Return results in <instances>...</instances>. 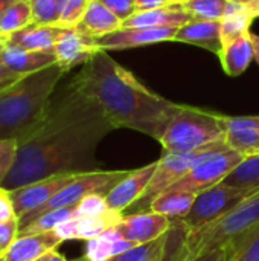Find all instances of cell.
<instances>
[{"label":"cell","mask_w":259,"mask_h":261,"mask_svg":"<svg viewBox=\"0 0 259 261\" xmlns=\"http://www.w3.org/2000/svg\"><path fill=\"white\" fill-rule=\"evenodd\" d=\"M113 130L101 106L70 80L55 90L43 119L17 141L15 164L2 187L12 191L55 176L98 171L96 148Z\"/></svg>","instance_id":"cell-1"},{"label":"cell","mask_w":259,"mask_h":261,"mask_svg":"<svg viewBox=\"0 0 259 261\" xmlns=\"http://www.w3.org/2000/svg\"><path fill=\"white\" fill-rule=\"evenodd\" d=\"M72 83L101 106L116 128L136 130L156 141L180 109V104L150 90L107 50H98Z\"/></svg>","instance_id":"cell-2"},{"label":"cell","mask_w":259,"mask_h":261,"mask_svg":"<svg viewBox=\"0 0 259 261\" xmlns=\"http://www.w3.org/2000/svg\"><path fill=\"white\" fill-rule=\"evenodd\" d=\"M67 72L58 64L23 75L0 92V139H20L44 116Z\"/></svg>","instance_id":"cell-3"},{"label":"cell","mask_w":259,"mask_h":261,"mask_svg":"<svg viewBox=\"0 0 259 261\" xmlns=\"http://www.w3.org/2000/svg\"><path fill=\"white\" fill-rule=\"evenodd\" d=\"M258 223L259 191H256L214 223L198 231L186 232L176 261H194L212 251L226 248L232 240L238 239Z\"/></svg>","instance_id":"cell-4"},{"label":"cell","mask_w":259,"mask_h":261,"mask_svg":"<svg viewBox=\"0 0 259 261\" xmlns=\"http://www.w3.org/2000/svg\"><path fill=\"white\" fill-rule=\"evenodd\" d=\"M218 141H226L221 113L180 104L159 144L163 153H191Z\"/></svg>","instance_id":"cell-5"},{"label":"cell","mask_w":259,"mask_h":261,"mask_svg":"<svg viewBox=\"0 0 259 261\" xmlns=\"http://www.w3.org/2000/svg\"><path fill=\"white\" fill-rule=\"evenodd\" d=\"M244 159V156L232 150L226 141L214 142L200 150L188 173L169 190L188 191L195 196L221 184Z\"/></svg>","instance_id":"cell-6"},{"label":"cell","mask_w":259,"mask_h":261,"mask_svg":"<svg viewBox=\"0 0 259 261\" xmlns=\"http://www.w3.org/2000/svg\"><path fill=\"white\" fill-rule=\"evenodd\" d=\"M128 171H92V173H84L76 176L69 185H66L60 193H56L47 203H44L43 206L24 214L23 217L18 219V226L20 229L24 228L26 225H29L34 219H37L38 216L52 211V210H58V208H66V206H73L76 203H79L84 197H87L89 194H101V196H107L125 176ZM18 229V231H20Z\"/></svg>","instance_id":"cell-7"},{"label":"cell","mask_w":259,"mask_h":261,"mask_svg":"<svg viewBox=\"0 0 259 261\" xmlns=\"http://www.w3.org/2000/svg\"><path fill=\"white\" fill-rule=\"evenodd\" d=\"M259 190H247V188H238V187H231L226 184H218L203 193H200L191 211L183 220L179 222H171L172 225H177L183 228L186 232H194L198 231L224 214H227L231 210H234L237 205H240L243 200L250 197Z\"/></svg>","instance_id":"cell-8"},{"label":"cell","mask_w":259,"mask_h":261,"mask_svg":"<svg viewBox=\"0 0 259 261\" xmlns=\"http://www.w3.org/2000/svg\"><path fill=\"white\" fill-rule=\"evenodd\" d=\"M200 150L191 153H163V156L157 161L156 171L151 180L148 182L143 194L124 214L150 213L153 202L160 194L168 191L174 184H177L188 173L192 162L198 156Z\"/></svg>","instance_id":"cell-9"},{"label":"cell","mask_w":259,"mask_h":261,"mask_svg":"<svg viewBox=\"0 0 259 261\" xmlns=\"http://www.w3.org/2000/svg\"><path fill=\"white\" fill-rule=\"evenodd\" d=\"M177 31L179 28H119L95 38V43L101 50H122L162 41H174Z\"/></svg>","instance_id":"cell-10"},{"label":"cell","mask_w":259,"mask_h":261,"mask_svg":"<svg viewBox=\"0 0 259 261\" xmlns=\"http://www.w3.org/2000/svg\"><path fill=\"white\" fill-rule=\"evenodd\" d=\"M76 176H79V174L55 176V177L43 179V180H38V182H34V184H29V185H24V187L9 191L17 217L20 219L24 214L47 203L56 193H60L66 185H69Z\"/></svg>","instance_id":"cell-11"},{"label":"cell","mask_w":259,"mask_h":261,"mask_svg":"<svg viewBox=\"0 0 259 261\" xmlns=\"http://www.w3.org/2000/svg\"><path fill=\"white\" fill-rule=\"evenodd\" d=\"M98 50L101 49L96 46L95 38L78 28H66L53 47L56 63L66 72H70L76 66H84Z\"/></svg>","instance_id":"cell-12"},{"label":"cell","mask_w":259,"mask_h":261,"mask_svg":"<svg viewBox=\"0 0 259 261\" xmlns=\"http://www.w3.org/2000/svg\"><path fill=\"white\" fill-rule=\"evenodd\" d=\"M118 232L136 243H148L160 239L171 231V220L157 213H139V214H124L122 222L116 226Z\"/></svg>","instance_id":"cell-13"},{"label":"cell","mask_w":259,"mask_h":261,"mask_svg":"<svg viewBox=\"0 0 259 261\" xmlns=\"http://www.w3.org/2000/svg\"><path fill=\"white\" fill-rule=\"evenodd\" d=\"M124 219V214L108 210L98 216L72 219L53 229V232L63 240H92L108 229L116 228Z\"/></svg>","instance_id":"cell-14"},{"label":"cell","mask_w":259,"mask_h":261,"mask_svg":"<svg viewBox=\"0 0 259 261\" xmlns=\"http://www.w3.org/2000/svg\"><path fill=\"white\" fill-rule=\"evenodd\" d=\"M157 162L148 164L139 170H131L127 176L105 196V202L110 210L124 214L145 191L148 182L156 171Z\"/></svg>","instance_id":"cell-15"},{"label":"cell","mask_w":259,"mask_h":261,"mask_svg":"<svg viewBox=\"0 0 259 261\" xmlns=\"http://www.w3.org/2000/svg\"><path fill=\"white\" fill-rule=\"evenodd\" d=\"M66 28L60 24H29L17 32L0 38L2 44L17 46L27 50H53Z\"/></svg>","instance_id":"cell-16"},{"label":"cell","mask_w":259,"mask_h":261,"mask_svg":"<svg viewBox=\"0 0 259 261\" xmlns=\"http://www.w3.org/2000/svg\"><path fill=\"white\" fill-rule=\"evenodd\" d=\"M174 41L194 44L218 55L223 47L221 23L220 20H192L179 28Z\"/></svg>","instance_id":"cell-17"},{"label":"cell","mask_w":259,"mask_h":261,"mask_svg":"<svg viewBox=\"0 0 259 261\" xmlns=\"http://www.w3.org/2000/svg\"><path fill=\"white\" fill-rule=\"evenodd\" d=\"M63 240L53 232L34 236H18L5 254L3 261H37L47 252L56 249Z\"/></svg>","instance_id":"cell-18"},{"label":"cell","mask_w":259,"mask_h":261,"mask_svg":"<svg viewBox=\"0 0 259 261\" xmlns=\"http://www.w3.org/2000/svg\"><path fill=\"white\" fill-rule=\"evenodd\" d=\"M2 55L5 64L18 75H27L56 63L53 50H27L17 46L3 44Z\"/></svg>","instance_id":"cell-19"},{"label":"cell","mask_w":259,"mask_h":261,"mask_svg":"<svg viewBox=\"0 0 259 261\" xmlns=\"http://www.w3.org/2000/svg\"><path fill=\"white\" fill-rule=\"evenodd\" d=\"M218 57L226 75L238 76L243 72H246V69L255 60V50H253L250 32L238 38L223 41V47Z\"/></svg>","instance_id":"cell-20"},{"label":"cell","mask_w":259,"mask_h":261,"mask_svg":"<svg viewBox=\"0 0 259 261\" xmlns=\"http://www.w3.org/2000/svg\"><path fill=\"white\" fill-rule=\"evenodd\" d=\"M194 18L172 6L139 11L122 21V28H180Z\"/></svg>","instance_id":"cell-21"},{"label":"cell","mask_w":259,"mask_h":261,"mask_svg":"<svg viewBox=\"0 0 259 261\" xmlns=\"http://www.w3.org/2000/svg\"><path fill=\"white\" fill-rule=\"evenodd\" d=\"M134 246L136 243L124 239L118 232V229L113 228L92 240H87L84 248V257L90 261H110Z\"/></svg>","instance_id":"cell-22"},{"label":"cell","mask_w":259,"mask_h":261,"mask_svg":"<svg viewBox=\"0 0 259 261\" xmlns=\"http://www.w3.org/2000/svg\"><path fill=\"white\" fill-rule=\"evenodd\" d=\"M76 28L92 38H99L122 28V21L101 0H90L84 17Z\"/></svg>","instance_id":"cell-23"},{"label":"cell","mask_w":259,"mask_h":261,"mask_svg":"<svg viewBox=\"0 0 259 261\" xmlns=\"http://www.w3.org/2000/svg\"><path fill=\"white\" fill-rule=\"evenodd\" d=\"M195 197H197L195 194L188 193V191L168 190L153 202L150 211L162 214L168 217L171 222H179L188 216V213L191 211L194 205Z\"/></svg>","instance_id":"cell-24"},{"label":"cell","mask_w":259,"mask_h":261,"mask_svg":"<svg viewBox=\"0 0 259 261\" xmlns=\"http://www.w3.org/2000/svg\"><path fill=\"white\" fill-rule=\"evenodd\" d=\"M255 20L249 6L229 2L227 12L220 20L221 23V40L229 41L250 32V24Z\"/></svg>","instance_id":"cell-25"},{"label":"cell","mask_w":259,"mask_h":261,"mask_svg":"<svg viewBox=\"0 0 259 261\" xmlns=\"http://www.w3.org/2000/svg\"><path fill=\"white\" fill-rule=\"evenodd\" d=\"M189 14L194 20H221L229 8V0H185L169 5Z\"/></svg>","instance_id":"cell-26"},{"label":"cell","mask_w":259,"mask_h":261,"mask_svg":"<svg viewBox=\"0 0 259 261\" xmlns=\"http://www.w3.org/2000/svg\"><path fill=\"white\" fill-rule=\"evenodd\" d=\"M76 217V205L73 206H66V208H58L47 211L37 219H34L29 225L21 228L18 231V236H34V234H43V232H50L61 223L72 220Z\"/></svg>","instance_id":"cell-27"},{"label":"cell","mask_w":259,"mask_h":261,"mask_svg":"<svg viewBox=\"0 0 259 261\" xmlns=\"http://www.w3.org/2000/svg\"><path fill=\"white\" fill-rule=\"evenodd\" d=\"M169 245V232L157 240L136 245L127 252L111 258L110 261H165Z\"/></svg>","instance_id":"cell-28"},{"label":"cell","mask_w":259,"mask_h":261,"mask_svg":"<svg viewBox=\"0 0 259 261\" xmlns=\"http://www.w3.org/2000/svg\"><path fill=\"white\" fill-rule=\"evenodd\" d=\"M32 8L29 0H15L0 18V38L32 24Z\"/></svg>","instance_id":"cell-29"},{"label":"cell","mask_w":259,"mask_h":261,"mask_svg":"<svg viewBox=\"0 0 259 261\" xmlns=\"http://www.w3.org/2000/svg\"><path fill=\"white\" fill-rule=\"evenodd\" d=\"M223 184L238 188L259 190V154L246 156L241 164L223 180Z\"/></svg>","instance_id":"cell-30"},{"label":"cell","mask_w":259,"mask_h":261,"mask_svg":"<svg viewBox=\"0 0 259 261\" xmlns=\"http://www.w3.org/2000/svg\"><path fill=\"white\" fill-rule=\"evenodd\" d=\"M229 261H259V223L227 245Z\"/></svg>","instance_id":"cell-31"},{"label":"cell","mask_w":259,"mask_h":261,"mask_svg":"<svg viewBox=\"0 0 259 261\" xmlns=\"http://www.w3.org/2000/svg\"><path fill=\"white\" fill-rule=\"evenodd\" d=\"M226 144L246 156H253L259 153V130L253 128H227Z\"/></svg>","instance_id":"cell-32"},{"label":"cell","mask_w":259,"mask_h":261,"mask_svg":"<svg viewBox=\"0 0 259 261\" xmlns=\"http://www.w3.org/2000/svg\"><path fill=\"white\" fill-rule=\"evenodd\" d=\"M35 24H58L67 0H29Z\"/></svg>","instance_id":"cell-33"},{"label":"cell","mask_w":259,"mask_h":261,"mask_svg":"<svg viewBox=\"0 0 259 261\" xmlns=\"http://www.w3.org/2000/svg\"><path fill=\"white\" fill-rule=\"evenodd\" d=\"M90 0H67L60 17V26L63 28H76L82 20Z\"/></svg>","instance_id":"cell-34"},{"label":"cell","mask_w":259,"mask_h":261,"mask_svg":"<svg viewBox=\"0 0 259 261\" xmlns=\"http://www.w3.org/2000/svg\"><path fill=\"white\" fill-rule=\"evenodd\" d=\"M17 150H18L17 139H0V187L15 164Z\"/></svg>","instance_id":"cell-35"},{"label":"cell","mask_w":259,"mask_h":261,"mask_svg":"<svg viewBox=\"0 0 259 261\" xmlns=\"http://www.w3.org/2000/svg\"><path fill=\"white\" fill-rule=\"evenodd\" d=\"M108 205L105 202V196L101 194H89L84 197L79 203H76V217H90V216H98L105 211H108Z\"/></svg>","instance_id":"cell-36"},{"label":"cell","mask_w":259,"mask_h":261,"mask_svg":"<svg viewBox=\"0 0 259 261\" xmlns=\"http://www.w3.org/2000/svg\"><path fill=\"white\" fill-rule=\"evenodd\" d=\"M18 220L0 222V257H5L11 245L18 237Z\"/></svg>","instance_id":"cell-37"},{"label":"cell","mask_w":259,"mask_h":261,"mask_svg":"<svg viewBox=\"0 0 259 261\" xmlns=\"http://www.w3.org/2000/svg\"><path fill=\"white\" fill-rule=\"evenodd\" d=\"M121 21H125L136 12V0H101Z\"/></svg>","instance_id":"cell-38"},{"label":"cell","mask_w":259,"mask_h":261,"mask_svg":"<svg viewBox=\"0 0 259 261\" xmlns=\"http://www.w3.org/2000/svg\"><path fill=\"white\" fill-rule=\"evenodd\" d=\"M224 127L227 128H253L259 130V115L258 116H226L223 115Z\"/></svg>","instance_id":"cell-39"},{"label":"cell","mask_w":259,"mask_h":261,"mask_svg":"<svg viewBox=\"0 0 259 261\" xmlns=\"http://www.w3.org/2000/svg\"><path fill=\"white\" fill-rule=\"evenodd\" d=\"M11 220H18L11 199V193L3 187H0V222H11Z\"/></svg>","instance_id":"cell-40"},{"label":"cell","mask_w":259,"mask_h":261,"mask_svg":"<svg viewBox=\"0 0 259 261\" xmlns=\"http://www.w3.org/2000/svg\"><path fill=\"white\" fill-rule=\"evenodd\" d=\"M2 50H3V44L0 43V92L5 90L6 87H9L12 83H15L18 78H21L23 75H18L15 72H12L3 61V55H2Z\"/></svg>","instance_id":"cell-41"},{"label":"cell","mask_w":259,"mask_h":261,"mask_svg":"<svg viewBox=\"0 0 259 261\" xmlns=\"http://www.w3.org/2000/svg\"><path fill=\"white\" fill-rule=\"evenodd\" d=\"M169 6V0H136V12Z\"/></svg>","instance_id":"cell-42"},{"label":"cell","mask_w":259,"mask_h":261,"mask_svg":"<svg viewBox=\"0 0 259 261\" xmlns=\"http://www.w3.org/2000/svg\"><path fill=\"white\" fill-rule=\"evenodd\" d=\"M194 261H229V249L226 246V248L212 251V252H209L206 255H202V257H198L197 260Z\"/></svg>","instance_id":"cell-43"},{"label":"cell","mask_w":259,"mask_h":261,"mask_svg":"<svg viewBox=\"0 0 259 261\" xmlns=\"http://www.w3.org/2000/svg\"><path fill=\"white\" fill-rule=\"evenodd\" d=\"M38 261H67L56 249H53V251H50V252H47L46 255H43L41 258Z\"/></svg>","instance_id":"cell-44"},{"label":"cell","mask_w":259,"mask_h":261,"mask_svg":"<svg viewBox=\"0 0 259 261\" xmlns=\"http://www.w3.org/2000/svg\"><path fill=\"white\" fill-rule=\"evenodd\" d=\"M250 38H252V44H253V50H255V61L259 64V35L250 32Z\"/></svg>","instance_id":"cell-45"},{"label":"cell","mask_w":259,"mask_h":261,"mask_svg":"<svg viewBox=\"0 0 259 261\" xmlns=\"http://www.w3.org/2000/svg\"><path fill=\"white\" fill-rule=\"evenodd\" d=\"M15 0H0V18H2V15L5 14V11L9 8V5H12Z\"/></svg>","instance_id":"cell-46"},{"label":"cell","mask_w":259,"mask_h":261,"mask_svg":"<svg viewBox=\"0 0 259 261\" xmlns=\"http://www.w3.org/2000/svg\"><path fill=\"white\" fill-rule=\"evenodd\" d=\"M250 11H252V15L255 17V18H258L259 17V0H255L250 6Z\"/></svg>","instance_id":"cell-47"},{"label":"cell","mask_w":259,"mask_h":261,"mask_svg":"<svg viewBox=\"0 0 259 261\" xmlns=\"http://www.w3.org/2000/svg\"><path fill=\"white\" fill-rule=\"evenodd\" d=\"M232 3H238V5H244V6H250L255 0H229Z\"/></svg>","instance_id":"cell-48"},{"label":"cell","mask_w":259,"mask_h":261,"mask_svg":"<svg viewBox=\"0 0 259 261\" xmlns=\"http://www.w3.org/2000/svg\"><path fill=\"white\" fill-rule=\"evenodd\" d=\"M180 2H185V0H169V5H176V3H180Z\"/></svg>","instance_id":"cell-49"},{"label":"cell","mask_w":259,"mask_h":261,"mask_svg":"<svg viewBox=\"0 0 259 261\" xmlns=\"http://www.w3.org/2000/svg\"><path fill=\"white\" fill-rule=\"evenodd\" d=\"M75 261H90V260H87L85 257H82V258H79V260H75Z\"/></svg>","instance_id":"cell-50"},{"label":"cell","mask_w":259,"mask_h":261,"mask_svg":"<svg viewBox=\"0 0 259 261\" xmlns=\"http://www.w3.org/2000/svg\"><path fill=\"white\" fill-rule=\"evenodd\" d=\"M0 261H3V257H0Z\"/></svg>","instance_id":"cell-51"},{"label":"cell","mask_w":259,"mask_h":261,"mask_svg":"<svg viewBox=\"0 0 259 261\" xmlns=\"http://www.w3.org/2000/svg\"><path fill=\"white\" fill-rule=\"evenodd\" d=\"M258 154H259V153H258Z\"/></svg>","instance_id":"cell-52"},{"label":"cell","mask_w":259,"mask_h":261,"mask_svg":"<svg viewBox=\"0 0 259 261\" xmlns=\"http://www.w3.org/2000/svg\"><path fill=\"white\" fill-rule=\"evenodd\" d=\"M37 261H38V260H37Z\"/></svg>","instance_id":"cell-53"}]
</instances>
